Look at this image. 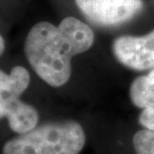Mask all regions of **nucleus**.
I'll return each instance as SVG.
<instances>
[{
    "instance_id": "1",
    "label": "nucleus",
    "mask_w": 154,
    "mask_h": 154,
    "mask_svg": "<svg viewBox=\"0 0 154 154\" xmlns=\"http://www.w3.org/2000/svg\"><path fill=\"white\" fill-rule=\"evenodd\" d=\"M94 32L75 17H66L58 26L39 22L25 39L24 51L30 65L46 83L61 87L71 77V60L94 44Z\"/></svg>"
},
{
    "instance_id": "2",
    "label": "nucleus",
    "mask_w": 154,
    "mask_h": 154,
    "mask_svg": "<svg viewBox=\"0 0 154 154\" xmlns=\"http://www.w3.org/2000/svg\"><path fill=\"white\" fill-rule=\"evenodd\" d=\"M85 143L86 134L80 123L51 122L9 139L2 154H79Z\"/></svg>"
},
{
    "instance_id": "3",
    "label": "nucleus",
    "mask_w": 154,
    "mask_h": 154,
    "mask_svg": "<svg viewBox=\"0 0 154 154\" xmlns=\"http://www.w3.org/2000/svg\"><path fill=\"white\" fill-rule=\"evenodd\" d=\"M75 4L88 20L100 25L125 23L143 8L142 0H75Z\"/></svg>"
},
{
    "instance_id": "4",
    "label": "nucleus",
    "mask_w": 154,
    "mask_h": 154,
    "mask_svg": "<svg viewBox=\"0 0 154 154\" xmlns=\"http://www.w3.org/2000/svg\"><path fill=\"white\" fill-rule=\"evenodd\" d=\"M113 54L125 66L143 71L154 69V30L146 35H122L114 40Z\"/></svg>"
},
{
    "instance_id": "5",
    "label": "nucleus",
    "mask_w": 154,
    "mask_h": 154,
    "mask_svg": "<svg viewBox=\"0 0 154 154\" xmlns=\"http://www.w3.org/2000/svg\"><path fill=\"white\" fill-rule=\"evenodd\" d=\"M30 83V74L23 66H14L11 73L0 70V119L11 118L24 105L20 99Z\"/></svg>"
},
{
    "instance_id": "6",
    "label": "nucleus",
    "mask_w": 154,
    "mask_h": 154,
    "mask_svg": "<svg viewBox=\"0 0 154 154\" xmlns=\"http://www.w3.org/2000/svg\"><path fill=\"white\" fill-rule=\"evenodd\" d=\"M132 104L140 109H154V69L146 75L136 78L129 90Z\"/></svg>"
},
{
    "instance_id": "7",
    "label": "nucleus",
    "mask_w": 154,
    "mask_h": 154,
    "mask_svg": "<svg viewBox=\"0 0 154 154\" xmlns=\"http://www.w3.org/2000/svg\"><path fill=\"white\" fill-rule=\"evenodd\" d=\"M132 144L136 154H154V132L147 129L134 135Z\"/></svg>"
},
{
    "instance_id": "8",
    "label": "nucleus",
    "mask_w": 154,
    "mask_h": 154,
    "mask_svg": "<svg viewBox=\"0 0 154 154\" xmlns=\"http://www.w3.org/2000/svg\"><path fill=\"white\" fill-rule=\"evenodd\" d=\"M138 121L145 129L154 132V109H144L139 114Z\"/></svg>"
},
{
    "instance_id": "9",
    "label": "nucleus",
    "mask_w": 154,
    "mask_h": 154,
    "mask_svg": "<svg viewBox=\"0 0 154 154\" xmlns=\"http://www.w3.org/2000/svg\"><path fill=\"white\" fill-rule=\"evenodd\" d=\"M4 50H5V40H4V38L0 35V56L2 55Z\"/></svg>"
}]
</instances>
